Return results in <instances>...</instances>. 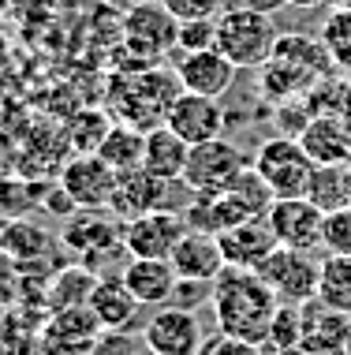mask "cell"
Returning a JSON list of instances; mask_svg holds the SVG:
<instances>
[{"instance_id": "10", "label": "cell", "mask_w": 351, "mask_h": 355, "mask_svg": "<svg viewBox=\"0 0 351 355\" xmlns=\"http://www.w3.org/2000/svg\"><path fill=\"white\" fill-rule=\"evenodd\" d=\"M123 42L138 45L142 53H150L154 60H161L168 49H176V34H179V19L168 12L161 0H138L131 4L120 19Z\"/></svg>"}, {"instance_id": "14", "label": "cell", "mask_w": 351, "mask_h": 355, "mask_svg": "<svg viewBox=\"0 0 351 355\" xmlns=\"http://www.w3.org/2000/svg\"><path fill=\"white\" fill-rule=\"evenodd\" d=\"M240 68L224 56L221 49H198V53H183L176 60V79L183 90L191 94H206V98H224L232 90Z\"/></svg>"}, {"instance_id": "1", "label": "cell", "mask_w": 351, "mask_h": 355, "mask_svg": "<svg viewBox=\"0 0 351 355\" xmlns=\"http://www.w3.org/2000/svg\"><path fill=\"white\" fill-rule=\"evenodd\" d=\"M213 314L217 329L232 333L240 340L265 344L269 322L277 314L280 300L273 295V288L258 277V270H240V266H224L221 277L213 281Z\"/></svg>"}, {"instance_id": "12", "label": "cell", "mask_w": 351, "mask_h": 355, "mask_svg": "<svg viewBox=\"0 0 351 355\" xmlns=\"http://www.w3.org/2000/svg\"><path fill=\"white\" fill-rule=\"evenodd\" d=\"M165 123L187 142V146H195V142L224 135V105H221V98L179 90L172 98V105H168V112H165Z\"/></svg>"}, {"instance_id": "40", "label": "cell", "mask_w": 351, "mask_h": 355, "mask_svg": "<svg viewBox=\"0 0 351 355\" xmlns=\"http://www.w3.org/2000/svg\"><path fill=\"white\" fill-rule=\"evenodd\" d=\"M348 206H351V202H348Z\"/></svg>"}, {"instance_id": "7", "label": "cell", "mask_w": 351, "mask_h": 355, "mask_svg": "<svg viewBox=\"0 0 351 355\" xmlns=\"http://www.w3.org/2000/svg\"><path fill=\"white\" fill-rule=\"evenodd\" d=\"M269 220L273 236H277L280 247H296V251H321L325 243V209L314 206L307 195L299 198H277L269 206Z\"/></svg>"}, {"instance_id": "19", "label": "cell", "mask_w": 351, "mask_h": 355, "mask_svg": "<svg viewBox=\"0 0 351 355\" xmlns=\"http://www.w3.org/2000/svg\"><path fill=\"white\" fill-rule=\"evenodd\" d=\"M303 142V150L310 153L314 165H351V139H348V123L336 116H314L303 123V131L296 135Z\"/></svg>"}, {"instance_id": "16", "label": "cell", "mask_w": 351, "mask_h": 355, "mask_svg": "<svg viewBox=\"0 0 351 355\" xmlns=\"http://www.w3.org/2000/svg\"><path fill=\"white\" fill-rule=\"evenodd\" d=\"M168 262H172V270H176L179 281H217L221 270L228 266V262H224L221 243H217V236L198 232V228H187L183 239L172 247Z\"/></svg>"}, {"instance_id": "32", "label": "cell", "mask_w": 351, "mask_h": 355, "mask_svg": "<svg viewBox=\"0 0 351 355\" xmlns=\"http://www.w3.org/2000/svg\"><path fill=\"white\" fill-rule=\"evenodd\" d=\"M161 4H165L179 23H187V19H217L228 0H161Z\"/></svg>"}, {"instance_id": "27", "label": "cell", "mask_w": 351, "mask_h": 355, "mask_svg": "<svg viewBox=\"0 0 351 355\" xmlns=\"http://www.w3.org/2000/svg\"><path fill=\"white\" fill-rule=\"evenodd\" d=\"M296 344H303V306L280 303L277 314H273V322H269V333H265L262 348L269 355H277L284 348H296Z\"/></svg>"}, {"instance_id": "35", "label": "cell", "mask_w": 351, "mask_h": 355, "mask_svg": "<svg viewBox=\"0 0 351 355\" xmlns=\"http://www.w3.org/2000/svg\"><path fill=\"white\" fill-rule=\"evenodd\" d=\"M228 4L254 8V12H265V15H277L280 8H288V4H291V0H228Z\"/></svg>"}, {"instance_id": "31", "label": "cell", "mask_w": 351, "mask_h": 355, "mask_svg": "<svg viewBox=\"0 0 351 355\" xmlns=\"http://www.w3.org/2000/svg\"><path fill=\"white\" fill-rule=\"evenodd\" d=\"M325 254H351V206L325 214Z\"/></svg>"}, {"instance_id": "25", "label": "cell", "mask_w": 351, "mask_h": 355, "mask_svg": "<svg viewBox=\"0 0 351 355\" xmlns=\"http://www.w3.org/2000/svg\"><path fill=\"white\" fill-rule=\"evenodd\" d=\"M318 300L351 318V254H325L321 258Z\"/></svg>"}, {"instance_id": "37", "label": "cell", "mask_w": 351, "mask_h": 355, "mask_svg": "<svg viewBox=\"0 0 351 355\" xmlns=\"http://www.w3.org/2000/svg\"><path fill=\"white\" fill-rule=\"evenodd\" d=\"M277 355H310V352L303 348V344H296V348H284V352H277Z\"/></svg>"}, {"instance_id": "3", "label": "cell", "mask_w": 351, "mask_h": 355, "mask_svg": "<svg viewBox=\"0 0 351 355\" xmlns=\"http://www.w3.org/2000/svg\"><path fill=\"white\" fill-rule=\"evenodd\" d=\"M251 165L258 168V176L273 187L277 198H299L307 195L310 176H314V161L303 150L296 135H273L265 139L258 153L251 157Z\"/></svg>"}, {"instance_id": "5", "label": "cell", "mask_w": 351, "mask_h": 355, "mask_svg": "<svg viewBox=\"0 0 351 355\" xmlns=\"http://www.w3.org/2000/svg\"><path fill=\"white\" fill-rule=\"evenodd\" d=\"M251 165L246 153L228 139H206L195 142L187 153V168H183V187L191 195H221L235 184V176Z\"/></svg>"}, {"instance_id": "18", "label": "cell", "mask_w": 351, "mask_h": 355, "mask_svg": "<svg viewBox=\"0 0 351 355\" xmlns=\"http://www.w3.org/2000/svg\"><path fill=\"white\" fill-rule=\"evenodd\" d=\"M120 281L131 288V295L142 306H165L172 303L179 277L168 258H127V266L120 270Z\"/></svg>"}, {"instance_id": "20", "label": "cell", "mask_w": 351, "mask_h": 355, "mask_svg": "<svg viewBox=\"0 0 351 355\" xmlns=\"http://www.w3.org/2000/svg\"><path fill=\"white\" fill-rule=\"evenodd\" d=\"M90 311L101 322V329H135L142 303L131 295V288L120 277H98L90 292Z\"/></svg>"}, {"instance_id": "24", "label": "cell", "mask_w": 351, "mask_h": 355, "mask_svg": "<svg viewBox=\"0 0 351 355\" xmlns=\"http://www.w3.org/2000/svg\"><path fill=\"white\" fill-rule=\"evenodd\" d=\"M93 284H98V273H93L87 262L64 266V270L49 281V311H60V306H87Z\"/></svg>"}, {"instance_id": "23", "label": "cell", "mask_w": 351, "mask_h": 355, "mask_svg": "<svg viewBox=\"0 0 351 355\" xmlns=\"http://www.w3.org/2000/svg\"><path fill=\"white\" fill-rule=\"evenodd\" d=\"M307 198L314 206H321L325 214L344 209L351 202V165H314Z\"/></svg>"}, {"instance_id": "28", "label": "cell", "mask_w": 351, "mask_h": 355, "mask_svg": "<svg viewBox=\"0 0 351 355\" xmlns=\"http://www.w3.org/2000/svg\"><path fill=\"white\" fill-rule=\"evenodd\" d=\"M0 247L12 251L15 258H37L45 247H49V236H45L42 228L26 225V220H12V228L0 232Z\"/></svg>"}, {"instance_id": "17", "label": "cell", "mask_w": 351, "mask_h": 355, "mask_svg": "<svg viewBox=\"0 0 351 355\" xmlns=\"http://www.w3.org/2000/svg\"><path fill=\"white\" fill-rule=\"evenodd\" d=\"M224 251V262L228 266H240V270H258L265 262V254L277 247V236H273L269 220L265 217H251V220H240V225L224 228L217 236Z\"/></svg>"}, {"instance_id": "8", "label": "cell", "mask_w": 351, "mask_h": 355, "mask_svg": "<svg viewBox=\"0 0 351 355\" xmlns=\"http://www.w3.org/2000/svg\"><path fill=\"white\" fill-rule=\"evenodd\" d=\"M142 337H146L154 355H198V348L206 340L198 314L176 303L154 306V314L142 325Z\"/></svg>"}, {"instance_id": "11", "label": "cell", "mask_w": 351, "mask_h": 355, "mask_svg": "<svg viewBox=\"0 0 351 355\" xmlns=\"http://www.w3.org/2000/svg\"><path fill=\"white\" fill-rule=\"evenodd\" d=\"M60 187L68 191L75 209H101L112 202L116 191V172H112L98 153H75L60 168Z\"/></svg>"}, {"instance_id": "13", "label": "cell", "mask_w": 351, "mask_h": 355, "mask_svg": "<svg viewBox=\"0 0 351 355\" xmlns=\"http://www.w3.org/2000/svg\"><path fill=\"white\" fill-rule=\"evenodd\" d=\"M98 337H101V322L93 318L90 303L60 306V311L49 314V325L42 333V352L45 355H90Z\"/></svg>"}, {"instance_id": "2", "label": "cell", "mask_w": 351, "mask_h": 355, "mask_svg": "<svg viewBox=\"0 0 351 355\" xmlns=\"http://www.w3.org/2000/svg\"><path fill=\"white\" fill-rule=\"evenodd\" d=\"M277 23L273 15L254 12V8L224 4L217 15V49H221L240 71L246 68H265L273 49H277Z\"/></svg>"}, {"instance_id": "22", "label": "cell", "mask_w": 351, "mask_h": 355, "mask_svg": "<svg viewBox=\"0 0 351 355\" xmlns=\"http://www.w3.org/2000/svg\"><path fill=\"white\" fill-rule=\"evenodd\" d=\"M142 153H146V131L142 128H131V123H112L109 128V135L101 139V146H98V157L105 161V165L116 172H131V168H138L142 165Z\"/></svg>"}, {"instance_id": "21", "label": "cell", "mask_w": 351, "mask_h": 355, "mask_svg": "<svg viewBox=\"0 0 351 355\" xmlns=\"http://www.w3.org/2000/svg\"><path fill=\"white\" fill-rule=\"evenodd\" d=\"M187 146L183 139L176 135L168 123H157V128L146 131V153H142V168H150L161 180H172V184H183V168H187Z\"/></svg>"}, {"instance_id": "34", "label": "cell", "mask_w": 351, "mask_h": 355, "mask_svg": "<svg viewBox=\"0 0 351 355\" xmlns=\"http://www.w3.org/2000/svg\"><path fill=\"white\" fill-rule=\"evenodd\" d=\"M213 300V281H176L172 303L187 306V311H198V303H210Z\"/></svg>"}, {"instance_id": "33", "label": "cell", "mask_w": 351, "mask_h": 355, "mask_svg": "<svg viewBox=\"0 0 351 355\" xmlns=\"http://www.w3.org/2000/svg\"><path fill=\"white\" fill-rule=\"evenodd\" d=\"M198 355H262V348H258V344H251V340H240V337H232V333L217 329L213 337L202 340Z\"/></svg>"}, {"instance_id": "30", "label": "cell", "mask_w": 351, "mask_h": 355, "mask_svg": "<svg viewBox=\"0 0 351 355\" xmlns=\"http://www.w3.org/2000/svg\"><path fill=\"white\" fill-rule=\"evenodd\" d=\"M213 45H217V19H187V23H179L176 49L198 53V49H213Z\"/></svg>"}, {"instance_id": "39", "label": "cell", "mask_w": 351, "mask_h": 355, "mask_svg": "<svg viewBox=\"0 0 351 355\" xmlns=\"http://www.w3.org/2000/svg\"><path fill=\"white\" fill-rule=\"evenodd\" d=\"M336 4H344V8H351V0H336Z\"/></svg>"}, {"instance_id": "4", "label": "cell", "mask_w": 351, "mask_h": 355, "mask_svg": "<svg viewBox=\"0 0 351 355\" xmlns=\"http://www.w3.org/2000/svg\"><path fill=\"white\" fill-rule=\"evenodd\" d=\"M258 277L273 288L280 303H310L318 300V281H321V258L314 251H296V247H273L258 266Z\"/></svg>"}, {"instance_id": "9", "label": "cell", "mask_w": 351, "mask_h": 355, "mask_svg": "<svg viewBox=\"0 0 351 355\" xmlns=\"http://www.w3.org/2000/svg\"><path fill=\"white\" fill-rule=\"evenodd\" d=\"M187 220L176 209H150L123 220V251L131 258H168L172 247L183 239Z\"/></svg>"}, {"instance_id": "36", "label": "cell", "mask_w": 351, "mask_h": 355, "mask_svg": "<svg viewBox=\"0 0 351 355\" xmlns=\"http://www.w3.org/2000/svg\"><path fill=\"white\" fill-rule=\"evenodd\" d=\"M336 0H291V8H303V12H321V8H333Z\"/></svg>"}, {"instance_id": "38", "label": "cell", "mask_w": 351, "mask_h": 355, "mask_svg": "<svg viewBox=\"0 0 351 355\" xmlns=\"http://www.w3.org/2000/svg\"><path fill=\"white\" fill-rule=\"evenodd\" d=\"M344 348H348V355H351V318H348V337H344Z\"/></svg>"}, {"instance_id": "26", "label": "cell", "mask_w": 351, "mask_h": 355, "mask_svg": "<svg viewBox=\"0 0 351 355\" xmlns=\"http://www.w3.org/2000/svg\"><path fill=\"white\" fill-rule=\"evenodd\" d=\"M318 42L325 45V53H329V60H333V64L351 68V8H344V4L329 8V15L321 19Z\"/></svg>"}, {"instance_id": "6", "label": "cell", "mask_w": 351, "mask_h": 355, "mask_svg": "<svg viewBox=\"0 0 351 355\" xmlns=\"http://www.w3.org/2000/svg\"><path fill=\"white\" fill-rule=\"evenodd\" d=\"M64 247L79 258V262H93L105 258L116 247H123V220L112 214L109 206L101 209H75L71 217H64Z\"/></svg>"}, {"instance_id": "15", "label": "cell", "mask_w": 351, "mask_h": 355, "mask_svg": "<svg viewBox=\"0 0 351 355\" xmlns=\"http://www.w3.org/2000/svg\"><path fill=\"white\" fill-rule=\"evenodd\" d=\"M168 187L172 180H161L150 168H131L116 176V191H112L109 209L120 220H131L138 214H150V209H168Z\"/></svg>"}, {"instance_id": "29", "label": "cell", "mask_w": 351, "mask_h": 355, "mask_svg": "<svg viewBox=\"0 0 351 355\" xmlns=\"http://www.w3.org/2000/svg\"><path fill=\"white\" fill-rule=\"evenodd\" d=\"M90 355H154L142 333L135 329H101Z\"/></svg>"}]
</instances>
